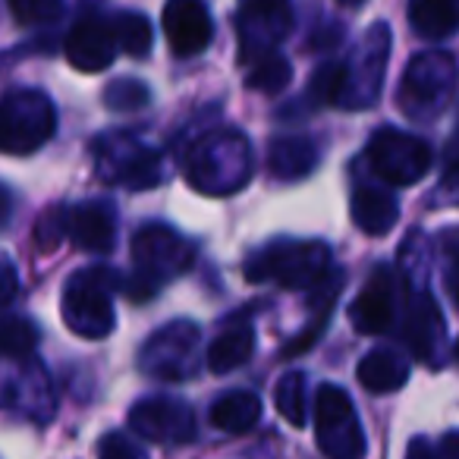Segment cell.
Returning a JSON list of instances; mask_svg holds the SVG:
<instances>
[{"instance_id":"obj_2","label":"cell","mask_w":459,"mask_h":459,"mask_svg":"<svg viewBox=\"0 0 459 459\" xmlns=\"http://www.w3.org/2000/svg\"><path fill=\"white\" fill-rule=\"evenodd\" d=\"M133 277L123 281V293L133 299H148L167 281L186 274L195 264L192 243L167 223H145L133 237Z\"/></svg>"},{"instance_id":"obj_37","label":"cell","mask_w":459,"mask_h":459,"mask_svg":"<svg viewBox=\"0 0 459 459\" xmlns=\"http://www.w3.org/2000/svg\"><path fill=\"white\" fill-rule=\"evenodd\" d=\"M406 459H440V453L434 450L425 437H415L412 444H409V450H406Z\"/></svg>"},{"instance_id":"obj_33","label":"cell","mask_w":459,"mask_h":459,"mask_svg":"<svg viewBox=\"0 0 459 459\" xmlns=\"http://www.w3.org/2000/svg\"><path fill=\"white\" fill-rule=\"evenodd\" d=\"M64 237H70V230H66V211L54 204V208H48L45 214L39 217V223H35V246H39L41 252H54Z\"/></svg>"},{"instance_id":"obj_32","label":"cell","mask_w":459,"mask_h":459,"mask_svg":"<svg viewBox=\"0 0 459 459\" xmlns=\"http://www.w3.org/2000/svg\"><path fill=\"white\" fill-rule=\"evenodd\" d=\"M7 7L20 26H45L64 13V0H7Z\"/></svg>"},{"instance_id":"obj_15","label":"cell","mask_w":459,"mask_h":459,"mask_svg":"<svg viewBox=\"0 0 459 459\" xmlns=\"http://www.w3.org/2000/svg\"><path fill=\"white\" fill-rule=\"evenodd\" d=\"M117 57V35L114 22L101 13H89L73 26L66 39V60L79 73H101Z\"/></svg>"},{"instance_id":"obj_36","label":"cell","mask_w":459,"mask_h":459,"mask_svg":"<svg viewBox=\"0 0 459 459\" xmlns=\"http://www.w3.org/2000/svg\"><path fill=\"white\" fill-rule=\"evenodd\" d=\"M446 290H450L453 306L459 308V246L453 249V255H450V268H446Z\"/></svg>"},{"instance_id":"obj_5","label":"cell","mask_w":459,"mask_h":459,"mask_svg":"<svg viewBox=\"0 0 459 459\" xmlns=\"http://www.w3.org/2000/svg\"><path fill=\"white\" fill-rule=\"evenodd\" d=\"M57 133L54 101L39 89H13L0 98V152L35 154Z\"/></svg>"},{"instance_id":"obj_18","label":"cell","mask_w":459,"mask_h":459,"mask_svg":"<svg viewBox=\"0 0 459 459\" xmlns=\"http://www.w3.org/2000/svg\"><path fill=\"white\" fill-rule=\"evenodd\" d=\"M406 340L412 346V356L425 365H434V356L444 343V318L431 293H419L409 306L406 321Z\"/></svg>"},{"instance_id":"obj_34","label":"cell","mask_w":459,"mask_h":459,"mask_svg":"<svg viewBox=\"0 0 459 459\" xmlns=\"http://www.w3.org/2000/svg\"><path fill=\"white\" fill-rule=\"evenodd\" d=\"M98 459H148L135 440H129L123 431H108L98 440Z\"/></svg>"},{"instance_id":"obj_26","label":"cell","mask_w":459,"mask_h":459,"mask_svg":"<svg viewBox=\"0 0 459 459\" xmlns=\"http://www.w3.org/2000/svg\"><path fill=\"white\" fill-rule=\"evenodd\" d=\"M41 343V331L26 315H0V356L29 359Z\"/></svg>"},{"instance_id":"obj_19","label":"cell","mask_w":459,"mask_h":459,"mask_svg":"<svg viewBox=\"0 0 459 459\" xmlns=\"http://www.w3.org/2000/svg\"><path fill=\"white\" fill-rule=\"evenodd\" d=\"M350 211H352V223H356L362 233H368V237H384V233H390V230L396 227V221H400V204H396V198L384 189H375V186H362V189L352 192Z\"/></svg>"},{"instance_id":"obj_41","label":"cell","mask_w":459,"mask_h":459,"mask_svg":"<svg viewBox=\"0 0 459 459\" xmlns=\"http://www.w3.org/2000/svg\"><path fill=\"white\" fill-rule=\"evenodd\" d=\"M337 4H343V7H362L365 0H337Z\"/></svg>"},{"instance_id":"obj_3","label":"cell","mask_w":459,"mask_h":459,"mask_svg":"<svg viewBox=\"0 0 459 459\" xmlns=\"http://www.w3.org/2000/svg\"><path fill=\"white\" fill-rule=\"evenodd\" d=\"M331 274V246L321 239H274L246 258L252 283H277L283 290H315Z\"/></svg>"},{"instance_id":"obj_30","label":"cell","mask_w":459,"mask_h":459,"mask_svg":"<svg viewBox=\"0 0 459 459\" xmlns=\"http://www.w3.org/2000/svg\"><path fill=\"white\" fill-rule=\"evenodd\" d=\"M274 400H277L281 415L290 425H296V428L306 425L308 415H306V375H302V371H287V375L277 381Z\"/></svg>"},{"instance_id":"obj_31","label":"cell","mask_w":459,"mask_h":459,"mask_svg":"<svg viewBox=\"0 0 459 459\" xmlns=\"http://www.w3.org/2000/svg\"><path fill=\"white\" fill-rule=\"evenodd\" d=\"M152 101V91H148V85L142 82V79H114V82L104 89V104H108L110 110H142L145 104Z\"/></svg>"},{"instance_id":"obj_1","label":"cell","mask_w":459,"mask_h":459,"mask_svg":"<svg viewBox=\"0 0 459 459\" xmlns=\"http://www.w3.org/2000/svg\"><path fill=\"white\" fill-rule=\"evenodd\" d=\"M255 158L239 129H208L183 154L186 183L202 195H233L252 179Z\"/></svg>"},{"instance_id":"obj_39","label":"cell","mask_w":459,"mask_h":459,"mask_svg":"<svg viewBox=\"0 0 459 459\" xmlns=\"http://www.w3.org/2000/svg\"><path fill=\"white\" fill-rule=\"evenodd\" d=\"M340 35H343V32H340V26L333 22V26H327V32L321 29V32L315 35L312 45H315V48H331V45H337V41H340Z\"/></svg>"},{"instance_id":"obj_38","label":"cell","mask_w":459,"mask_h":459,"mask_svg":"<svg viewBox=\"0 0 459 459\" xmlns=\"http://www.w3.org/2000/svg\"><path fill=\"white\" fill-rule=\"evenodd\" d=\"M440 459H459V431H450L440 437Z\"/></svg>"},{"instance_id":"obj_11","label":"cell","mask_w":459,"mask_h":459,"mask_svg":"<svg viewBox=\"0 0 459 459\" xmlns=\"http://www.w3.org/2000/svg\"><path fill=\"white\" fill-rule=\"evenodd\" d=\"M390 60V26L387 22H375L359 41L356 54L346 64V89H343V108L362 110L381 98L384 73H387Z\"/></svg>"},{"instance_id":"obj_25","label":"cell","mask_w":459,"mask_h":459,"mask_svg":"<svg viewBox=\"0 0 459 459\" xmlns=\"http://www.w3.org/2000/svg\"><path fill=\"white\" fill-rule=\"evenodd\" d=\"M409 22L421 39H446L459 29V0H409Z\"/></svg>"},{"instance_id":"obj_17","label":"cell","mask_w":459,"mask_h":459,"mask_svg":"<svg viewBox=\"0 0 459 459\" xmlns=\"http://www.w3.org/2000/svg\"><path fill=\"white\" fill-rule=\"evenodd\" d=\"M66 230L73 246L95 255H108L117 243V214L110 202H82L66 211Z\"/></svg>"},{"instance_id":"obj_22","label":"cell","mask_w":459,"mask_h":459,"mask_svg":"<svg viewBox=\"0 0 459 459\" xmlns=\"http://www.w3.org/2000/svg\"><path fill=\"white\" fill-rule=\"evenodd\" d=\"M208 419L217 431L246 434L262 421V400L252 390H230V394L217 396Z\"/></svg>"},{"instance_id":"obj_7","label":"cell","mask_w":459,"mask_h":459,"mask_svg":"<svg viewBox=\"0 0 459 459\" xmlns=\"http://www.w3.org/2000/svg\"><path fill=\"white\" fill-rule=\"evenodd\" d=\"M95 170L108 183L123 186L129 192L154 189L164 177V160L152 145L129 133H108L91 145Z\"/></svg>"},{"instance_id":"obj_6","label":"cell","mask_w":459,"mask_h":459,"mask_svg":"<svg viewBox=\"0 0 459 459\" xmlns=\"http://www.w3.org/2000/svg\"><path fill=\"white\" fill-rule=\"evenodd\" d=\"M456 91V60L444 51H428L409 60L400 82V108L412 120H434Z\"/></svg>"},{"instance_id":"obj_12","label":"cell","mask_w":459,"mask_h":459,"mask_svg":"<svg viewBox=\"0 0 459 459\" xmlns=\"http://www.w3.org/2000/svg\"><path fill=\"white\" fill-rule=\"evenodd\" d=\"M290 29H293V0H239L237 35L243 64L277 51Z\"/></svg>"},{"instance_id":"obj_29","label":"cell","mask_w":459,"mask_h":459,"mask_svg":"<svg viewBox=\"0 0 459 459\" xmlns=\"http://www.w3.org/2000/svg\"><path fill=\"white\" fill-rule=\"evenodd\" d=\"M343 89H346V64H325L308 79L306 101L312 108H331V104L343 101Z\"/></svg>"},{"instance_id":"obj_20","label":"cell","mask_w":459,"mask_h":459,"mask_svg":"<svg viewBox=\"0 0 459 459\" xmlns=\"http://www.w3.org/2000/svg\"><path fill=\"white\" fill-rule=\"evenodd\" d=\"M318 167V148L306 135H281L268 148V170L277 179H306Z\"/></svg>"},{"instance_id":"obj_21","label":"cell","mask_w":459,"mask_h":459,"mask_svg":"<svg viewBox=\"0 0 459 459\" xmlns=\"http://www.w3.org/2000/svg\"><path fill=\"white\" fill-rule=\"evenodd\" d=\"M340 290H343V271H333L325 277V281L318 283V287L312 290V321L306 325V331L299 333V337L293 340V343H287V350H283V356H299V352L312 350L315 343H318V337L325 333L327 321H331V312H333V302H337Z\"/></svg>"},{"instance_id":"obj_13","label":"cell","mask_w":459,"mask_h":459,"mask_svg":"<svg viewBox=\"0 0 459 459\" xmlns=\"http://www.w3.org/2000/svg\"><path fill=\"white\" fill-rule=\"evenodd\" d=\"M129 431L152 444H192L195 412L179 396H145L129 409Z\"/></svg>"},{"instance_id":"obj_27","label":"cell","mask_w":459,"mask_h":459,"mask_svg":"<svg viewBox=\"0 0 459 459\" xmlns=\"http://www.w3.org/2000/svg\"><path fill=\"white\" fill-rule=\"evenodd\" d=\"M114 22V35H117V48L129 57H145L154 45V32L152 22L142 13H133V10H123V13L110 16Z\"/></svg>"},{"instance_id":"obj_24","label":"cell","mask_w":459,"mask_h":459,"mask_svg":"<svg viewBox=\"0 0 459 459\" xmlns=\"http://www.w3.org/2000/svg\"><path fill=\"white\" fill-rule=\"evenodd\" d=\"M255 352V331L252 325H237L217 333V340L208 346V368L214 375H230L243 368Z\"/></svg>"},{"instance_id":"obj_28","label":"cell","mask_w":459,"mask_h":459,"mask_svg":"<svg viewBox=\"0 0 459 459\" xmlns=\"http://www.w3.org/2000/svg\"><path fill=\"white\" fill-rule=\"evenodd\" d=\"M290 79H293L290 60L283 57V54L271 51V54H264V57L252 60L246 85H249L252 91H262V95H281L290 85Z\"/></svg>"},{"instance_id":"obj_10","label":"cell","mask_w":459,"mask_h":459,"mask_svg":"<svg viewBox=\"0 0 459 459\" xmlns=\"http://www.w3.org/2000/svg\"><path fill=\"white\" fill-rule=\"evenodd\" d=\"M365 154H368V164L377 173V179L390 186H415L419 179H425V173L434 164L431 145L425 139L394 126L377 129L368 139Z\"/></svg>"},{"instance_id":"obj_9","label":"cell","mask_w":459,"mask_h":459,"mask_svg":"<svg viewBox=\"0 0 459 459\" xmlns=\"http://www.w3.org/2000/svg\"><path fill=\"white\" fill-rule=\"evenodd\" d=\"M198 340L202 331L192 321H170L148 337L139 352V371L154 381L183 384L198 371Z\"/></svg>"},{"instance_id":"obj_35","label":"cell","mask_w":459,"mask_h":459,"mask_svg":"<svg viewBox=\"0 0 459 459\" xmlns=\"http://www.w3.org/2000/svg\"><path fill=\"white\" fill-rule=\"evenodd\" d=\"M16 287H20V281H16V268L10 264V258L0 255V306L13 299Z\"/></svg>"},{"instance_id":"obj_40","label":"cell","mask_w":459,"mask_h":459,"mask_svg":"<svg viewBox=\"0 0 459 459\" xmlns=\"http://www.w3.org/2000/svg\"><path fill=\"white\" fill-rule=\"evenodd\" d=\"M7 214H10V192L0 186V223L7 221Z\"/></svg>"},{"instance_id":"obj_16","label":"cell","mask_w":459,"mask_h":459,"mask_svg":"<svg viewBox=\"0 0 459 459\" xmlns=\"http://www.w3.org/2000/svg\"><path fill=\"white\" fill-rule=\"evenodd\" d=\"M396 318V299H394V274L387 268H377L371 281L365 283L362 293L352 299L350 321L359 333L365 337H377V333L390 331Z\"/></svg>"},{"instance_id":"obj_42","label":"cell","mask_w":459,"mask_h":459,"mask_svg":"<svg viewBox=\"0 0 459 459\" xmlns=\"http://www.w3.org/2000/svg\"><path fill=\"white\" fill-rule=\"evenodd\" d=\"M453 352H456V362H459V340H456V350H453Z\"/></svg>"},{"instance_id":"obj_8","label":"cell","mask_w":459,"mask_h":459,"mask_svg":"<svg viewBox=\"0 0 459 459\" xmlns=\"http://www.w3.org/2000/svg\"><path fill=\"white\" fill-rule=\"evenodd\" d=\"M315 440L327 459H365L368 453L356 406L337 384H321L315 394Z\"/></svg>"},{"instance_id":"obj_23","label":"cell","mask_w":459,"mask_h":459,"mask_svg":"<svg viewBox=\"0 0 459 459\" xmlns=\"http://www.w3.org/2000/svg\"><path fill=\"white\" fill-rule=\"evenodd\" d=\"M356 375L368 394H394L409 381V362L394 350H371L359 362Z\"/></svg>"},{"instance_id":"obj_4","label":"cell","mask_w":459,"mask_h":459,"mask_svg":"<svg viewBox=\"0 0 459 459\" xmlns=\"http://www.w3.org/2000/svg\"><path fill=\"white\" fill-rule=\"evenodd\" d=\"M114 293H123V277L110 268H82L66 281L60 315L66 327L85 340L110 337L117 325Z\"/></svg>"},{"instance_id":"obj_14","label":"cell","mask_w":459,"mask_h":459,"mask_svg":"<svg viewBox=\"0 0 459 459\" xmlns=\"http://www.w3.org/2000/svg\"><path fill=\"white\" fill-rule=\"evenodd\" d=\"M164 35L177 57H195L214 39V22L204 0H167Z\"/></svg>"}]
</instances>
